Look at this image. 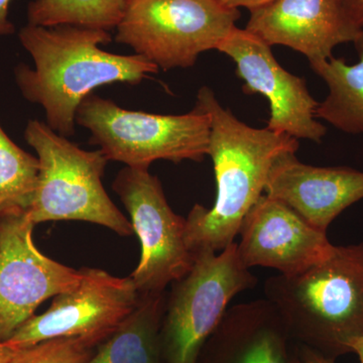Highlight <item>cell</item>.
<instances>
[{
  "mask_svg": "<svg viewBox=\"0 0 363 363\" xmlns=\"http://www.w3.org/2000/svg\"><path fill=\"white\" fill-rule=\"evenodd\" d=\"M288 329L267 298L228 308L207 342L212 363H291Z\"/></svg>",
  "mask_w": 363,
  "mask_h": 363,
  "instance_id": "cell-15",
  "label": "cell"
},
{
  "mask_svg": "<svg viewBox=\"0 0 363 363\" xmlns=\"http://www.w3.org/2000/svg\"><path fill=\"white\" fill-rule=\"evenodd\" d=\"M240 18L223 0H128L116 40L162 70L189 68L217 50Z\"/></svg>",
  "mask_w": 363,
  "mask_h": 363,
  "instance_id": "cell-7",
  "label": "cell"
},
{
  "mask_svg": "<svg viewBox=\"0 0 363 363\" xmlns=\"http://www.w3.org/2000/svg\"><path fill=\"white\" fill-rule=\"evenodd\" d=\"M264 194L285 203L310 225L327 233L339 214L363 199V172L314 167L286 152L274 161Z\"/></svg>",
  "mask_w": 363,
  "mask_h": 363,
  "instance_id": "cell-14",
  "label": "cell"
},
{
  "mask_svg": "<svg viewBox=\"0 0 363 363\" xmlns=\"http://www.w3.org/2000/svg\"><path fill=\"white\" fill-rule=\"evenodd\" d=\"M112 188L128 210L142 247L140 262L130 276L136 290L166 292L194 264V255L186 243V218L173 211L161 182L149 169L125 167Z\"/></svg>",
  "mask_w": 363,
  "mask_h": 363,
  "instance_id": "cell-8",
  "label": "cell"
},
{
  "mask_svg": "<svg viewBox=\"0 0 363 363\" xmlns=\"http://www.w3.org/2000/svg\"><path fill=\"white\" fill-rule=\"evenodd\" d=\"M18 39L35 67H16V85L26 100L44 108L48 125L67 138L75 133L76 113L92 91L114 83L138 84L159 71L140 55L104 51L100 45L112 40L105 30L28 23Z\"/></svg>",
  "mask_w": 363,
  "mask_h": 363,
  "instance_id": "cell-1",
  "label": "cell"
},
{
  "mask_svg": "<svg viewBox=\"0 0 363 363\" xmlns=\"http://www.w3.org/2000/svg\"><path fill=\"white\" fill-rule=\"evenodd\" d=\"M291 363H304L302 359H298V358H292Z\"/></svg>",
  "mask_w": 363,
  "mask_h": 363,
  "instance_id": "cell-27",
  "label": "cell"
},
{
  "mask_svg": "<svg viewBox=\"0 0 363 363\" xmlns=\"http://www.w3.org/2000/svg\"><path fill=\"white\" fill-rule=\"evenodd\" d=\"M217 51L235 63L236 74L245 82V94L267 98L271 109L267 130L296 140L322 142L327 128L315 116L319 102L312 96L305 79L279 65L271 45L245 28L235 26Z\"/></svg>",
  "mask_w": 363,
  "mask_h": 363,
  "instance_id": "cell-11",
  "label": "cell"
},
{
  "mask_svg": "<svg viewBox=\"0 0 363 363\" xmlns=\"http://www.w3.org/2000/svg\"><path fill=\"white\" fill-rule=\"evenodd\" d=\"M26 143L37 152L39 177L26 214L35 225L48 221H85L121 236L135 234L133 224L102 185L108 160L100 150H85L47 123L30 121Z\"/></svg>",
  "mask_w": 363,
  "mask_h": 363,
  "instance_id": "cell-4",
  "label": "cell"
},
{
  "mask_svg": "<svg viewBox=\"0 0 363 363\" xmlns=\"http://www.w3.org/2000/svg\"><path fill=\"white\" fill-rule=\"evenodd\" d=\"M302 360L304 363H335V359L324 357L321 353L308 347L303 348Z\"/></svg>",
  "mask_w": 363,
  "mask_h": 363,
  "instance_id": "cell-24",
  "label": "cell"
},
{
  "mask_svg": "<svg viewBox=\"0 0 363 363\" xmlns=\"http://www.w3.org/2000/svg\"><path fill=\"white\" fill-rule=\"evenodd\" d=\"M245 30L312 63L330 59L337 45L354 42L363 28L351 21L341 0H274L250 11Z\"/></svg>",
  "mask_w": 363,
  "mask_h": 363,
  "instance_id": "cell-13",
  "label": "cell"
},
{
  "mask_svg": "<svg viewBox=\"0 0 363 363\" xmlns=\"http://www.w3.org/2000/svg\"><path fill=\"white\" fill-rule=\"evenodd\" d=\"M353 44L359 58L354 65L333 56L310 66L329 90L315 116L343 133L359 135L363 133V30Z\"/></svg>",
  "mask_w": 363,
  "mask_h": 363,
  "instance_id": "cell-17",
  "label": "cell"
},
{
  "mask_svg": "<svg viewBox=\"0 0 363 363\" xmlns=\"http://www.w3.org/2000/svg\"><path fill=\"white\" fill-rule=\"evenodd\" d=\"M266 298L290 335L335 359L363 336V242L335 247L326 259L293 276L272 277Z\"/></svg>",
  "mask_w": 363,
  "mask_h": 363,
  "instance_id": "cell-3",
  "label": "cell"
},
{
  "mask_svg": "<svg viewBox=\"0 0 363 363\" xmlns=\"http://www.w3.org/2000/svg\"><path fill=\"white\" fill-rule=\"evenodd\" d=\"M140 295L130 316L85 363H164L160 332L167 293Z\"/></svg>",
  "mask_w": 363,
  "mask_h": 363,
  "instance_id": "cell-16",
  "label": "cell"
},
{
  "mask_svg": "<svg viewBox=\"0 0 363 363\" xmlns=\"http://www.w3.org/2000/svg\"><path fill=\"white\" fill-rule=\"evenodd\" d=\"M18 350L9 346V344L0 341V363L11 362Z\"/></svg>",
  "mask_w": 363,
  "mask_h": 363,
  "instance_id": "cell-25",
  "label": "cell"
},
{
  "mask_svg": "<svg viewBox=\"0 0 363 363\" xmlns=\"http://www.w3.org/2000/svg\"><path fill=\"white\" fill-rule=\"evenodd\" d=\"M76 124L90 131V143L108 161L149 169L160 160L203 162L209 150V114L196 106L180 116H162L121 108L90 94L76 113Z\"/></svg>",
  "mask_w": 363,
  "mask_h": 363,
  "instance_id": "cell-5",
  "label": "cell"
},
{
  "mask_svg": "<svg viewBox=\"0 0 363 363\" xmlns=\"http://www.w3.org/2000/svg\"><path fill=\"white\" fill-rule=\"evenodd\" d=\"M11 0H0V35L14 33V26L9 18V4Z\"/></svg>",
  "mask_w": 363,
  "mask_h": 363,
  "instance_id": "cell-22",
  "label": "cell"
},
{
  "mask_svg": "<svg viewBox=\"0 0 363 363\" xmlns=\"http://www.w3.org/2000/svg\"><path fill=\"white\" fill-rule=\"evenodd\" d=\"M39 169L38 157L21 150L0 125V217L28 212Z\"/></svg>",
  "mask_w": 363,
  "mask_h": 363,
  "instance_id": "cell-19",
  "label": "cell"
},
{
  "mask_svg": "<svg viewBox=\"0 0 363 363\" xmlns=\"http://www.w3.org/2000/svg\"><path fill=\"white\" fill-rule=\"evenodd\" d=\"M327 233L310 225L285 203L264 194L241 224L238 259L245 269L262 267L293 276L326 259L333 250Z\"/></svg>",
  "mask_w": 363,
  "mask_h": 363,
  "instance_id": "cell-12",
  "label": "cell"
},
{
  "mask_svg": "<svg viewBox=\"0 0 363 363\" xmlns=\"http://www.w3.org/2000/svg\"><path fill=\"white\" fill-rule=\"evenodd\" d=\"M344 9L351 18V21L363 28V0H341Z\"/></svg>",
  "mask_w": 363,
  "mask_h": 363,
  "instance_id": "cell-21",
  "label": "cell"
},
{
  "mask_svg": "<svg viewBox=\"0 0 363 363\" xmlns=\"http://www.w3.org/2000/svg\"><path fill=\"white\" fill-rule=\"evenodd\" d=\"M26 212L0 217V341L6 342L48 298L75 288L82 269L45 257Z\"/></svg>",
  "mask_w": 363,
  "mask_h": 363,
  "instance_id": "cell-10",
  "label": "cell"
},
{
  "mask_svg": "<svg viewBox=\"0 0 363 363\" xmlns=\"http://www.w3.org/2000/svg\"><path fill=\"white\" fill-rule=\"evenodd\" d=\"M81 269L82 279L75 288L52 298L47 311L30 317L6 343L23 350L55 338L106 340L135 309L140 293L130 277L117 278L90 267Z\"/></svg>",
  "mask_w": 363,
  "mask_h": 363,
  "instance_id": "cell-9",
  "label": "cell"
},
{
  "mask_svg": "<svg viewBox=\"0 0 363 363\" xmlns=\"http://www.w3.org/2000/svg\"><path fill=\"white\" fill-rule=\"evenodd\" d=\"M196 106L209 114L208 156L217 191L213 206L196 204L186 218V243L194 257L205 250L220 252L234 242L243 219L264 195L274 161L298 149L292 136L242 123L209 87L198 91Z\"/></svg>",
  "mask_w": 363,
  "mask_h": 363,
  "instance_id": "cell-2",
  "label": "cell"
},
{
  "mask_svg": "<svg viewBox=\"0 0 363 363\" xmlns=\"http://www.w3.org/2000/svg\"><path fill=\"white\" fill-rule=\"evenodd\" d=\"M257 279L238 259L236 243L220 252L195 255L191 271L167 294L161 332L164 363H197L210 336L236 295L252 289Z\"/></svg>",
  "mask_w": 363,
  "mask_h": 363,
  "instance_id": "cell-6",
  "label": "cell"
},
{
  "mask_svg": "<svg viewBox=\"0 0 363 363\" xmlns=\"http://www.w3.org/2000/svg\"><path fill=\"white\" fill-rule=\"evenodd\" d=\"M128 0H33L28 6V23L62 25L111 32L123 20Z\"/></svg>",
  "mask_w": 363,
  "mask_h": 363,
  "instance_id": "cell-18",
  "label": "cell"
},
{
  "mask_svg": "<svg viewBox=\"0 0 363 363\" xmlns=\"http://www.w3.org/2000/svg\"><path fill=\"white\" fill-rule=\"evenodd\" d=\"M350 351L357 355L359 363H363V336L351 343Z\"/></svg>",
  "mask_w": 363,
  "mask_h": 363,
  "instance_id": "cell-26",
  "label": "cell"
},
{
  "mask_svg": "<svg viewBox=\"0 0 363 363\" xmlns=\"http://www.w3.org/2000/svg\"><path fill=\"white\" fill-rule=\"evenodd\" d=\"M99 344L84 337L50 339L18 350L9 363H85Z\"/></svg>",
  "mask_w": 363,
  "mask_h": 363,
  "instance_id": "cell-20",
  "label": "cell"
},
{
  "mask_svg": "<svg viewBox=\"0 0 363 363\" xmlns=\"http://www.w3.org/2000/svg\"><path fill=\"white\" fill-rule=\"evenodd\" d=\"M272 1H274V0H223L224 4L233 7V9H240V7H243V9H247L250 11L257 9V7L266 6Z\"/></svg>",
  "mask_w": 363,
  "mask_h": 363,
  "instance_id": "cell-23",
  "label": "cell"
}]
</instances>
